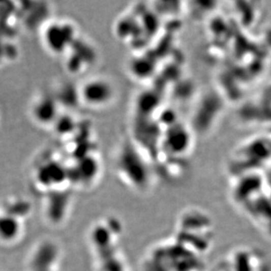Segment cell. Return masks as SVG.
Instances as JSON below:
<instances>
[{"label": "cell", "mask_w": 271, "mask_h": 271, "mask_svg": "<svg viewBox=\"0 0 271 271\" xmlns=\"http://www.w3.org/2000/svg\"><path fill=\"white\" fill-rule=\"evenodd\" d=\"M116 92L112 82L105 77L89 78L80 87V99L93 108H104L114 99Z\"/></svg>", "instance_id": "2"}, {"label": "cell", "mask_w": 271, "mask_h": 271, "mask_svg": "<svg viewBox=\"0 0 271 271\" xmlns=\"http://www.w3.org/2000/svg\"><path fill=\"white\" fill-rule=\"evenodd\" d=\"M77 39V29L69 20H55L48 24L42 35L45 48L56 55L70 51Z\"/></svg>", "instance_id": "1"}]
</instances>
